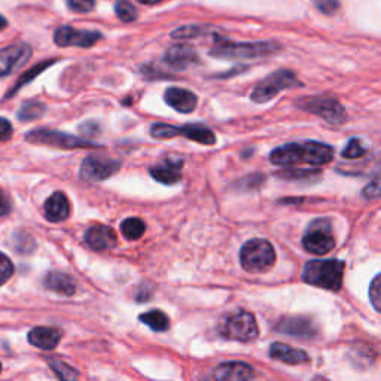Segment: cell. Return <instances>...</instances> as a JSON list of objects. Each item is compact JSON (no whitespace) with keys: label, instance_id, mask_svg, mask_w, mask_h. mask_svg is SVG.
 Listing matches in <instances>:
<instances>
[{"label":"cell","instance_id":"8992f818","mask_svg":"<svg viewBox=\"0 0 381 381\" xmlns=\"http://www.w3.org/2000/svg\"><path fill=\"white\" fill-rule=\"evenodd\" d=\"M302 86L301 81L297 78V75L290 70H277L270 73L265 79H262L250 94L252 101L255 103H266L273 100L278 93L289 88Z\"/></svg>","mask_w":381,"mask_h":381},{"label":"cell","instance_id":"f1b7e54d","mask_svg":"<svg viewBox=\"0 0 381 381\" xmlns=\"http://www.w3.org/2000/svg\"><path fill=\"white\" fill-rule=\"evenodd\" d=\"M53 63H54V61H46V63H42V65H37L36 67H33L32 70H29L27 73L22 75L21 78L17 81L15 86L12 88V90L8 93V96H6V97H12V96H14V94H15L18 90H21V88H22L25 84H29L30 81H33L37 75L42 73V72H44V70H45L48 66L53 65Z\"/></svg>","mask_w":381,"mask_h":381},{"label":"cell","instance_id":"7a4b0ae2","mask_svg":"<svg viewBox=\"0 0 381 381\" xmlns=\"http://www.w3.org/2000/svg\"><path fill=\"white\" fill-rule=\"evenodd\" d=\"M346 264L340 259H313L304 266L302 280L326 290L338 292L342 286Z\"/></svg>","mask_w":381,"mask_h":381},{"label":"cell","instance_id":"ab89813d","mask_svg":"<svg viewBox=\"0 0 381 381\" xmlns=\"http://www.w3.org/2000/svg\"><path fill=\"white\" fill-rule=\"evenodd\" d=\"M12 210V201L5 190L0 188V216H6Z\"/></svg>","mask_w":381,"mask_h":381},{"label":"cell","instance_id":"484cf974","mask_svg":"<svg viewBox=\"0 0 381 381\" xmlns=\"http://www.w3.org/2000/svg\"><path fill=\"white\" fill-rule=\"evenodd\" d=\"M46 362L51 366V370L57 374V377L60 380L70 381V380H76L79 377V373L76 371L75 368H72L70 365H67L66 362H63L61 359H58L56 356H48Z\"/></svg>","mask_w":381,"mask_h":381},{"label":"cell","instance_id":"52a82bcc","mask_svg":"<svg viewBox=\"0 0 381 381\" xmlns=\"http://www.w3.org/2000/svg\"><path fill=\"white\" fill-rule=\"evenodd\" d=\"M25 141L30 143H36V145H46V146H54L60 149L100 148V145L88 142L85 141V138L66 134L57 130H48V129H37V130L30 131L27 136H25Z\"/></svg>","mask_w":381,"mask_h":381},{"label":"cell","instance_id":"d6a6232c","mask_svg":"<svg viewBox=\"0 0 381 381\" xmlns=\"http://www.w3.org/2000/svg\"><path fill=\"white\" fill-rule=\"evenodd\" d=\"M12 274H14V264L11 262L5 253L0 252V286L5 285Z\"/></svg>","mask_w":381,"mask_h":381},{"label":"cell","instance_id":"d4e9b609","mask_svg":"<svg viewBox=\"0 0 381 381\" xmlns=\"http://www.w3.org/2000/svg\"><path fill=\"white\" fill-rule=\"evenodd\" d=\"M45 112H46V106L42 103V101L30 100V101H25V103H22V106L20 108V110L17 113V117L22 122H29V121L39 120Z\"/></svg>","mask_w":381,"mask_h":381},{"label":"cell","instance_id":"1f68e13d","mask_svg":"<svg viewBox=\"0 0 381 381\" xmlns=\"http://www.w3.org/2000/svg\"><path fill=\"white\" fill-rule=\"evenodd\" d=\"M366 154V148L361 143L359 138H351V141L347 143V146L342 149L341 155L346 160H356L361 158Z\"/></svg>","mask_w":381,"mask_h":381},{"label":"cell","instance_id":"44dd1931","mask_svg":"<svg viewBox=\"0 0 381 381\" xmlns=\"http://www.w3.org/2000/svg\"><path fill=\"white\" fill-rule=\"evenodd\" d=\"M270 356L288 365H302L310 362V356L306 351L283 344V342H274V344H271Z\"/></svg>","mask_w":381,"mask_h":381},{"label":"cell","instance_id":"7402d4cb","mask_svg":"<svg viewBox=\"0 0 381 381\" xmlns=\"http://www.w3.org/2000/svg\"><path fill=\"white\" fill-rule=\"evenodd\" d=\"M44 283L48 290L56 292V294L63 297H72L76 292L75 278L66 273L51 271L46 274Z\"/></svg>","mask_w":381,"mask_h":381},{"label":"cell","instance_id":"ac0fdd59","mask_svg":"<svg viewBox=\"0 0 381 381\" xmlns=\"http://www.w3.org/2000/svg\"><path fill=\"white\" fill-rule=\"evenodd\" d=\"M27 338H29L30 344L37 349L54 350L63 338V332H61V329H58V328L37 326V328L32 329Z\"/></svg>","mask_w":381,"mask_h":381},{"label":"cell","instance_id":"6da1fadb","mask_svg":"<svg viewBox=\"0 0 381 381\" xmlns=\"http://www.w3.org/2000/svg\"><path fill=\"white\" fill-rule=\"evenodd\" d=\"M334 158V148L322 142H302V143H289L280 148H276L270 161L276 166H314L321 167L329 164Z\"/></svg>","mask_w":381,"mask_h":381},{"label":"cell","instance_id":"d6986e66","mask_svg":"<svg viewBox=\"0 0 381 381\" xmlns=\"http://www.w3.org/2000/svg\"><path fill=\"white\" fill-rule=\"evenodd\" d=\"M182 164H183V160H173L169 157L164 160V164H161V166L150 167L149 173L160 183L174 185L177 182H181L182 179V176H181Z\"/></svg>","mask_w":381,"mask_h":381},{"label":"cell","instance_id":"9c48e42d","mask_svg":"<svg viewBox=\"0 0 381 381\" xmlns=\"http://www.w3.org/2000/svg\"><path fill=\"white\" fill-rule=\"evenodd\" d=\"M297 106L313 115L323 118L331 124H342L347 118V112L332 97H309L297 101Z\"/></svg>","mask_w":381,"mask_h":381},{"label":"cell","instance_id":"836d02e7","mask_svg":"<svg viewBox=\"0 0 381 381\" xmlns=\"http://www.w3.org/2000/svg\"><path fill=\"white\" fill-rule=\"evenodd\" d=\"M380 280H381V276L377 274L374 277L371 286H370V298H371V304H373V307L375 309V311H381V285H380Z\"/></svg>","mask_w":381,"mask_h":381},{"label":"cell","instance_id":"5bb4252c","mask_svg":"<svg viewBox=\"0 0 381 381\" xmlns=\"http://www.w3.org/2000/svg\"><path fill=\"white\" fill-rule=\"evenodd\" d=\"M84 240L88 246L97 252L109 250L118 245L117 233L106 225H93L91 228H88Z\"/></svg>","mask_w":381,"mask_h":381},{"label":"cell","instance_id":"f546056e","mask_svg":"<svg viewBox=\"0 0 381 381\" xmlns=\"http://www.w3.org/2000/svg\"><path fill=\"white\" fill-rule=\"evenodd\" d=\"M150 136L154 138H158V141H162V138H173L176 136H179V127L155 122L150 127Z\"/></svg>","mask_w":381,"mask_h":381},{"label":"cell","instance_id":"ffe728a7","mask_svg":"<svg viewBox=\"0 0 381 381\" xmlns=\"http://www.w3.org/2000/svg\"><path fill=\"white\" fill-rule=\"evenodd\" d=\"M44 212L45 218L49 222H63L66 221L70 214V202L61 190H57V193H54L46 200Z\"/></svg>","mask_w":381,"mask_h":381},{"label":"cell","instance_id":"83f0119b","mask_svg":"<svg viewBox=\"0 0 381 381\" xmlns=\"http://www.w3.org/2000/svg\"><path fill=\"white\" fill-rule=\"evenodd\" d=\"M12 247L18 253H32L36 247V241L33 235L25 231H17L12 235Z\"/></svg>","mask_w":381,"mask_h":381},{"label":"cell","instance_id":"277c9868","mask_svg":"<svg viewBox=\"0 0 381 381\" xmlns=\"http://www.w3.org/2000/svg\"><path fill=\"white\" fill-rule=\"evenodd\" d=\"M240 264L247 273H266L276 264V250L266 240H249L240 250Z\"/></svg>","mask_w":381,"mask_h":381},{"label":"cell","instance_id":"d590c367","mask_svg":"<svg viewBox=\"0 0 381 381\" xmlns=\"http://www.w3.org/2000/svg\"><path fill=\"white\" fill-rule=\"evenodd\" d=\"M67 5L73 12L85 14V12L93 11L94 0H67Z\"/></svg>","mask_w":381,"mask_h":381},{"label":"cell","instance_id":"4fadbf2b","mask_svg":"<svg viewBox=\"0 0 381 381\" xmlns=\"http://www.w3.org/2000/svg\"><path fill=\"white\" fill-rule=\"evenodd\" d=\"M30 56L32 48L25 44H15L0 49V78L22 66Z\"/></svg>","mask_w":381,"mask_h":381},{"label":"cell","instance_id":"f35d334b","mask_svg":"<svg viewBox=\"0 0 381 381\" xmlns=\"http://www.w3.org/2000/svg\"><path fill=\"white\" fill-rule=\"evenodd\" d=\"M12 133H14L12 124L6 118L0 117V142L9 141V138L12 137Z\"/></svg>","mask_w":381,"mask_h":381},{"label":"cell","instance_id":"9a60e30c","mask_svg":"<svg viewBox=\"0 0 381 381\" xmlns=\"http://www.w3.org/2000/svg\"><path fill=\"white\" fill-rule=\"evenodd\" d=\"M164 63L173 69L183 70L198 63V56L197 51L190 45L177 44L166 51V54H164Z\"/></svg>","mask_w":381,"mask_h":381},{"label":"cell","instance_id":"603a6c76","mask_svg":"<svg viewBox=\"0 0 381 381\" xmlns=\"http://www.w3.org/2000/svg\"><path fill=\"white\" fill-rule=\"evenodd\" d=\"M179 136H183L189 141L201 143V145H214L216 136L209 127L202 124H186L179 127Z\"/></svg>","mask_w":381,"mask_h":381},{"label":"cell","instance_id":"e0dca14e","mask_svg":"<svg viewBox=\"0 0 381 381\" xmlns=\"http://www.w3.org/2000/svg\"><path fill=\"white\" fill-rule=\"evenodd\" d=\"M213 377L221 381H241L255 377V371L245 362H225L216 368Z\"/></svg>","mask_w":381,"mask_h":381},{"label":"cell","instance_id":"4316f807","mask_svg":"<svg viewBox=\"0 0 381 381\" xmlns=\"http://www.w3.org/2000/svg\"><path fill=\"white\" fill-rule=\"evenodd\" d=\"M146 231V225L138 218H129L121 224V233L129 240H138Z\"/></svg>","mask_w":381,"mask_h":381},{"label":"cell","instance_id":"bcb514c9","mask_svg":"<svg viewBox=\"0 0 381 381\" xmlns=\"http://www.w3.org/2000/svg\"><path fill=\"white\" fill-rule=\"evenodd\" d=\"M0 373H2V363H0Z\"/></svg>","mask_w":381,"mask_h":381},{"label":"cell","instance_id":"f6af8a7d","mask_svg":"<svg viewBox=\"0 0 381 381\" xmlns=\"http://www.w3.org/2000/svg\"><path fill=\"white\" fill-rule=\"evenodd\" d=\"M6 25H8V21L2 15H0V30H4Z\"/></svg>","mask_w":381,"mask_h":381},{"label":"cell","instance_id":"ee69618b","mask_svg":"<svg viewBox=\"0 0 381 381\" xmlns=\"http://www.w3.org/2000/svg\"><path fill=\"white\" fill-rule=\"evenodd\" d=\"M137 2H141L143 5H157V4L162 2V0H137Z\"/></svg>","mask_w":381,"mask_h":381},{"label":"cell","instance_id":"3957f363","mask_svg":"<svg viewBox=\"0 0 381 381\" xmlns=\"http://www.w3.org/2000/svg\"><path fill=\"white\" fill-rule=\"evenodd\" d=\"M280 49V45L276 42H231L226 39H216L214 48L210 51V56L228 60L241 58H258L271 56Z\"/></svg>","mask_w":381,"mask_h":381},{"label":"cell","instance_id":"4dcf8cb0","mask_svg":"<svg viewBox=\"0 0 381 381\" xmlns=\"http://www.w3.org/2000/svg\"><path fill=\"white\" fill-rule=\"evenodd\" d=\"M115 12L118 18L124 22H131L137 18V9L129 0H120L115 6Z\"/></svg>","mask_w":381,"mask_h":381},{"label":"cell","instance_id":"2e32d148","mask_svg":"<svg viewBox=\"0 0 381 381\" xmlns=\"http://www.w3.org/2000/svg\"><path fill=\"white\" fill-rule=\"evenodd\" d=\"M164 100H166V103L170 108H173L174 110L181 113L193 112L198 103V98L193 91L185 90V88H177V86L167 88V91L164 93Z\"/></svg>","mask_w":381,"mask_h":381},{"label":"cell","instance_id":"b9f144b4","mask_svg":"<svg viewBox=\"0 0 381 381\" xmlns=\"http://www.w3.org/2000/svg\"><path fill=\"white\" fill-rule=\"evenodd\" d=\"M311 174H313V172H306V170H301V172H298V170H290V172H283V173H280V176H283V177H286V179H297V177H299V176H304V179H309V177H311Z\"/></svg>","mask_w":381,"mask_h":381},{"label":"cell","instance_id":"ba28073f","mask_svg":"<svg viewBox=\"0 0 381 381\" xmlns=\"http://www.w3.org/2000/svg\"><path fill=\"white\" fill-rule=\"evenodd\" d=\"M302 246L313 255H326L335 247V238L329 221H314L302 238Z\"/></svg>","mask_w":381,"mask_h":381},{"label":"cell","instance_id":"74e56055","mask_svg":"<svg viewBox=\"0 0 381 381\" xmlns=\"http://www.w3.org/2000/svg\"><path fill=\"white\" fill-rule=\"evenodd\" d=\"M79 131L86 137H94L101 134V127L96 121H86L79 125Z\"/></svg>","mask_w":381,"mask_h":381},{"label":"cell","instance_id":"30bf717a","mask_svg":"<svg viewBox=\"0 0 381 381\" xmlns=\"http://www.w3.org/2000/svg\"><path fill=\"white\" fill-rule=\"evenodd\" d=\"M120 167L121 164L115 160L90 155L82 161L79 176L81 179L86 182H101L115 174L120 170Z\"/></svg>","mask_w":381,"mask_h":381},{"label":"cell","instance_id":"8d00e7d4","mask_svg":"<svg viewBox=\"0 0 381 381\" xmlns=\"http://www.w3.org/2000/svg\"><path fill=\"white\" fill-rule=\"evenodd\" d=\"M316 6L326 15H331L340 9L338 0H316Z\"/></svg>","mask_w":381,"mask_h":381},{"label":"cell","instance_id":"7bdbcfd3","mask_svg":"<svg viewBox=\"0 0 381 381\" xmlns=\"http://www.w3.org/2000/svg\"><path fill=\"white\" fill-rule=\"evenodd\" d=\"M149 299H150L149 286H142L141 288V294H137V301L142 302V301H149Z\"/></svg>","mask_w":381,"mask_h":381},{"label":"cell","instance_id":"e575fe53","mask_svg":"<svg viewBox=\"0 0 381 381\" xmlns=\"http://www.w3.org/2000/svg\"><path fill=\"white\" fill-rule=\"evenodd\" d=\"M201 33L200 27H195V25H186V27H181L172 33L174 39H190V37H195Z\"/></svg>","mask_w":381,"mask_h":381},{"label":"cell","instance_id":"8fae6325","mask_svg":"<svg viewBox=\"0 0 381 381\" xmlns=\"http://www.w3.org/2000/svg\"><path fill=\"white\" fill-rule=\"evenodd\" d=\"M276 331H278L283 335L295 337L301 340H314L319 335V329H317L316 323L309 319V317L302 316H290L283 317L276 325Z\"/></svg>","mask_w":381,"mask_h":381},{"label":"cell","instance_id":"5b68a950","mask_svg":"<svg viewBox=\"0 0 381 381\" xmlns=\"http://www.w3.org/2000/svg\"><path fill=\"white\" fill-rule=\"evenodd\" d=\"M218 331L226 340L247 342L258 337L259 328L255 316L249 311L238 310L235 313H230L222 317L218 326Z\"/></svg>","mask_w":381,"mask_h":381},{"label":"cell","instance_id":"60d3db41","mask_svg":"<svg viewBox=\"0 0 381 381\" xmlns=\"http://www.w3.org/2000/svg\"><path fill=\"white\" fill-rule=\"evenodd\" d=\"M363 197L370 198V200L380 197V179H378V177H375V179L370 185L365 186Z\"/></svg>","mask_w":381,"mask_h":381},{"label":"cell","instance_id":"cb8c5ba5","mask_svg":"<svg viewBox=\"0 0 381 381\" xmlns=\"http://www.w3.org/2000/svg\"><path fill=\"white\" fill-rule=\"evenodd\" d=\"M138 321L149 326L152 331L155 332H164L170 328V322L167 314H164L161 310H152L148 313H143L138 316Z\"/></svg>","mask_w":381,"mask_h":381},{"label":"cell","instance_id":"7c38bea8","mask_svg":"<svg viewBox=\"0 0 381 381\" xmlns=\"http://www.w3.org/2000/svg\"><path fill=\"white\" fill-rule=\"evenodd\" d=\"M101 33L91 30H78L70 25H63L58 27L54 33V42L58 46H79V48H90L96 45L101 39Z\"/></svg>","mask_w":381,"mask_h":381}]
</instances>
